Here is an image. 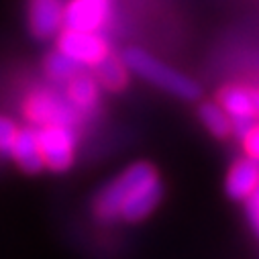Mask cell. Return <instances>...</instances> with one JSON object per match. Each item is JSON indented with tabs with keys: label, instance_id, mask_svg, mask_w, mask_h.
Masks as SVG:
<instances>
[{
	"label": "cell",
	"instance_id": "1",
	"mask_svg": "<svg viewBox=\"0 0 259 259\" xmlns=\"http://www.w3.org/2000/svg\"><path fill=\"white\" fill-rule=\"evenodd\" d=\"M122 61L128 70H133L139 74L143 80L163 88L165 92L184 98V100H196L200 96V86L196 82H192L188 76L167 68L165 63L157 61L153 55L139 47H131L122 53Z\"/></svg>",
	"mask_w": 259,
	"mask_h": 259
},
{
	"label": "cell",
	"instance_id": "2",
	"mask_svg": "<svg viewBox=\"0 0 259 259\" xmlns=\"http://www.w3.org/2000/svg\"><path fill=\"white\" fill-rule=\"evenodd\" d=\"M155 169L149 163H135L131 167H126L116 180H112L110 184H106L94 200V212L100 221L110 223L116 217H120L122 204L124 200L131 196V194L145 184L147 180L155 178Z\"/></svg>",
	"mask_w": 259,
	"mask_h": 259
},
{
	"label": "cell",
	"instance_id": "3",
	"mask_svg": "<svg viewBox=\"0 0 259 259\" xmlns=\"http://www.w3.org/2000/svg\"><path fill=\"white\" fill-rule=\"evenodd\" d=\"M41 151L45 165L53 171H63L72 165L74 159V133L70 126L49 124L39 131Z\"/></svg>",
	"mask_w": 259,
	"mask_h": 259
},
{
	"label": "cell",
	"instance_id": "4",
	"mask_svg": "<svg viewBox=\"0 0 259 259\" xmlns=\"http://www.w3.org/2000/svg\"><path fill=\"white\" fill-rule=\"evenodd\" d=\"M27 114L33 122L43 124V126H49V124L70 126L76 120V110L72 108V104L66 98L51 94V92L33 94L27 106Z\"/></svg>",
	"mask_w": 259,
	"mask_h": 259
},
{
	"label": "cell",
	"instance_id": "5",
	"mask_svg": "<svg viewBox=\"0 0 259 259\" xmlns=\"http://www.w3.org/2000/svg\"><path fill=\"white\" fill-rule=\"evenodd\" d=\"M59 49L80 66H96L102 57H106V45L94 35V31L66 29L59 37Z\"/></svg>",
	"mask_w": 259,
	"mask_h": 259
},
{
	"label": "cell",
	"instance_id": "6",
	"mask_svg": "<svg viewBox=\"0 0 259 259\" xmlns=\"http://www.w3.org/2000/svg\"><path fill=\"white\" fill-rule=\"evenodd\" d=\"M161 196H163V186H161V180L155 176V178L147 180L145 184H141L131 196L124 200L120 217L128 223H137L155 210Z\"/></svg>",
	"mask_w": 259,
	"mask_h": 259
},
{
	"label": "cell",
	"instance_id": "7",
	"mask_svg": "<svg viewBox=\"0 0 259 259\" xmlns=\"http://www.w3.org/2000/svg\"><path fill=\"white\" fill-rule=\"evenodd\" d=\"M66 7L61 0H29V25L35 37L47 39L61 25Z\"/></svg>",
	"mask_w": 259,
	"mask_h": 259
},
{
	"label": "cell",
	"instance_id": "8",
	"mask_svg": "<svg viewBox=\"0 0 259 259\" xmlns=\"http://www.w3.org/2000/svg\"><path fill=\"white\" fill-rule=\"evenodd\" d=\"M106 0H72L66 7L63 25L76 31H96L106 19Z\"/></svg>",
	"mask_w": 259,
	"mask_h": 259
},
{
	"label": "cell",
	"instance_id": "9",
	"mask_svg": "<svg viewBox=\"0 0 259 259\" xmlns=\"http://www.w3.org/2000/svg\"><path fill=\"white\" fill-rule=\"evenodd\" d=\"M259 186V159L249 157L233 165L227 178V196L233 200H247Z\"/></svg>",
	"mask_w": 259,
	"mask_h": 259
},
{
	"label": "cell",
	"instance_id": "10",
	"mask_svg": "<svg viewBox=\"0 0 259 259\" xmlns=\"http://www.w3.org/2000/svg\"><path fill=\"white\" fill-rule=\"evenodd\" d=\"M11 155L17 159V163L27 174H39L45 167V157H43V151H41L39 133H35L33 128H21V131L17 133Z\"/></svg>",
	"mask_w": 259,
	"mask_h": 259
},
{
	"label": "cell",
	"instance_id": "11",
	"mask_svg": "<svg viewBox=\"0 0 259 259\" xmlns=\"http://www.w3.org/2000/svg\"><path fill=\"white\" fill-rule=\"evenodd\" d=\"M198 114H200V120L204 122V126L208 128L214 137L225 139V137H229L233 133V118L223 108V104L204 102V104H200Z\"/></svg>",
	"mask_w": 259,
	"mask_h": 259
},
{
	"label": "cell",
	"instance_id": "12",
	"mask_svg": "<svg viewBox=\"0 0 259 259\" xmlns=\"http://www.w3.org/2000/svg\"><path fill=\"white\" fill-rule=\"evenodd\" d=\"M219 102L231 116L241 114H253V100H251V88L243 86H227L219 94Z\"/></svg>",
	"mask_w": 259,
	"mask_h": 259
},
{
	"label": "cell",
	"instance_id": "13",
	"mask_svg": "<svg viewBox=\"0 0 259 259\" xmlns=\"http://www.w3.org/2000/svg\"><path fill=\"white\" fill-rule=\"evenodd\" d=\"M124 63V61H122ZM118 61V59H114V57H102L98 63H96V78L106 86V88H110V90H120V88H124L126 86V70H124V66Z\"/></svg>",
	"mask_w": 259,
	"mask_h": 259
},
{
	"label": "cell",
	"instance_id": "14",
	"mask_svg": "<svg viewBox=\"0 0 259 259\" xmlns=\"http://www.w3.org/2000/svg\"><path fill=\"white\" fill-rule=\"evenodd\" d=\"M70 100L80 108H90L96 104V82L86 74H76L70 80Z\"/></svg>",
	"mask_w": 259,
	"mask_h": 259
},
{
	"label": "cell",
	"instance_id": "15",
	"mask_svg": "<svg viewBox=\"0 0 259 259\" xmlns=\"http://www.w3.org/2000/svg\"><path fill=\"white\" fill-rule=\"evenodd\" d=\"M80 63L74 61L68 53H63L61 49H57L55 53H51L45 61V70L47 74L53 78V80H63V82H68L72 80L78 72H80Z\"/></svg>",
	"mask_w": 259,
	"mask_h": 259
},
{
	"label": "cell",
	"instance_id": "16",
	"mask_svg": "<svg viewBox=\"0 0 259 259\" xmlns=\"http://www.w3.org/2000/svg\"><path fill=\"white\" fill-rule=\"evenodd\" d=\"M231 118H233V135H237L241 141H247L249 135L257 128L255 114H241V116H231Z\"/></svg>",
	"mask_w": 259,
	"mask_h": 259
},
{
	"label": "cell",
	"instance_id": "17",
	"mask_svg": "<svg viewBox=\"0 0 259 259\" xmlns=\"http://www.w3.org/2000/svg\"><path fill=\"white\" fill-rule=\"evenodd\" d=\"M17 128L11 120L0 118V151L3 153H13V145L17 139Z\"/></svg>",
	"mask_w": 259,
	"mask_h": 259
},
{
	"label": "cell",
	"instance_id": "18",
	"mask_svg": "<svg viewBox=\"0 0 259 259\" xmlns=\"http://www.w3.org/2000/svg\"><path fill=\"white\" fill-rule=\"evenodd\" d=\"M245 149L251 157L259 159V128H255V131L249 135V139L245 141Z\"/></svg>",
	"mask_w": 259,
	"mask_h": 259
},
{
	"label": "cell",
	"instance_id": "19",
	"mask_svg": "<svg viewBox=\"0 0 259 259\" xmlns=\"http://www.w3.org/2000/svg\"><path fill=\"white\" fill-rule=\"evenodd\" d=\"M247 210H249V217L255 219L259 214V186L253 190V194L247 198Z\"/></svg>",
	"mask_w": 259,
	"mask_h": 259
},
{
	"label": "cell",
	"instance_id": "20",
	"mask_svg": "<svg viewBox=\"0 0 259 259\" xmlns=\"http://www.w3.org/2000/svg\"><path fill=\"white\" fill-rule=\"evenodd\" d=\"M251 100H253V114L259 116V90L251 88Z\"/></svg>",
	"mask_w": 259,
	"mask_h": 259
},
{
	"label": "cell",
	"instance_id": "21",
	"mask_svg": "<svg viewBox=\"0 0 259 259\" xmlns=\"http://www.w3.org/2000/svg\"><path fill=\"white\" fill-rule=\"evenodd\" d=\"M251 223H253V227H255V231L259 233V214H257L255 219H251Z\"/></svg>",
	"mask_w": 259,
	"mask_h": 259
},
{
	"label": "cell",
	"instance_id": "22",
	"mask_svg": "<svg viewBox=\"0 0 259 259\" xmlns=\"http://www.w3.org/2000/svg\"><path fill=\"white\" fill-rule=\"evenodd\" d=\"M106 3H108V0H106Z\"/></svg>",
	"mask_w": 259,
	"mask_h": 259
}]
</instances>
